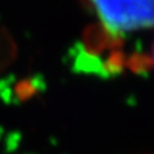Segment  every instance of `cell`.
<instances>
[{
    "label": "cell",
    "instance_id": "6da1fadb",
    "mask_svg": "<svg viewBox=\"0 0 154 154\" xmlns=\"http://www.w3.org/2000/svg\"><path fill=\"white\" fill-rule=\"evenodd\" d=\"M99 31L93 41L99 49L118 51L125 38L154 30V0H84Z\"/></svg>",
    "mask_w": 154,
    "mask_h": 154
},
{
    "label": "cell",
    "instance_id": "7a4b0ae2",
    "mask_svg": "<svg viewBox=\"0 0 154 154\" xmlns=\"http://www.w3.org/2000/svg\"><path fill=\"white\" fill-rule=\"evenodd\" d=\"M153 66L154 67V41L152 44V49H150V54L145 57V66Z\"/></svg>",
    "mask_w": 154,
    "mask_h": 154
}]
</instances>
